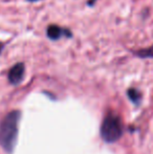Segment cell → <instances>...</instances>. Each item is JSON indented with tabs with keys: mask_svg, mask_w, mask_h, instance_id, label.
<instances>
[{
	"mask_svg": "<svg viewBox=\"0 0 153 154\" xmlns=\"http://www.w3.org/2000/svg\"><path fill=\"white\" fill-rule=\"evenodd\" d=\"M2 47H3V44L0 43V54H1V51H2Z\"/></svg>",
	"mask_w": 153,
	"mask_h": 154,
	"instance_id": "8",
	"label": "cell"
},
{
	"mask_svg": "<svg viewBox=\"0 0 153 154\" xmlns=\"http://www.w3.org/2000/svg\"><path fill=\"white\" fill-rule=\"evenodd\" d=\"M101 137L106 143H115L123 134L122 121L116 114L108 113L101 125Z\"/></svg>",
	"mask_w": 153,
	"mask_h": 154,
	"instance_id": "2",
	"label": "cell"
},
{
	"mask_svg": "<svg viewBox=\"0 0 153 154\" xmlns=\"http://www.w3.org/2000/svg\"><path fill=\"white\" fill-rule=\"evenodd\" d=\"M29 2H37V1H40V0H27Z\"/></svg>",
	"mask_w": 153,
	"mask_h": 154,
	"instance_id": "9",
	"label": "cell"
},
{
	"mask_svg": "<svg viewBox=\"0 0 153 154\" xmlns=\"http://www.w3.org/2000/svg\"><path fill=\"white\" fill-rule=\"evenodd\" d=\"M134 55L142 59H153V45L147 48H142L134 51Z\"/></svg>",
	"mask_w": 153,
	"mask_h": 154,
	"instance_id": "5",
	"label": "cell"
},
{
	"mask_svg": "<svg viewBox=\"0 0 153 154\" xmlns=\"http://www.w3.org/2000/svg\"><path fill=\"white\" fill-rule=\"evenodd\" d=\"M46 36L50 40L57 41L61 38H72V32L68 29H64V27L59 26L57 24H50L47 26Z\"/></svg>",
	"mask_w": 153,
	"mask_h": 154,
	"instance_id": "3",
	"label": "cell"
},
{
	"mask_svg": "<svg viewBox=\"0 0 153 154\" xmlns=\"http://www.w3.org/2000/svg\"><path fill=\"white\" fill-rule=\"evenodd\" d=\"M24 71H25V66L23 63H17L15 64L12 68L8 71V81L12 85H18L21 83V81L23 80L24 77Z\"/></svg>",
	"mask_w": 153,
	"mask_h": 154,
	"instance_id": "4",
	"label": "cell"
},
{
	"mask_svg": "<svg viewBox=\"0 0 153 154\" xmlns=\"http://www.w3.org/2000/svg\"><path fill=\"white\" fill-rule=\"evenodd\" d=\"M20 116L19 110H13L6 114L0 123V146L10 154L13 153L16 147Z\"/></svg>",
	"mask_w": 153,
	"mask_h": 154,
	"instance_id": "1",
	"label": "cell"
},
{
	"mask_svg": "<svg viewBox=\"0 0 153 154\" xmlns=\"http://www.w3.org/2000/svg\"><path fill=\"white\" fill-rule=\"evenodd\" d=\"M98 1V0H88L87 1V4L89 6H92V5H94V4H96V2Z\"/></svg>",
	"mask_w": 153,
	"mask_h": 154,
	"instance_id": "7",
	"label": "cell"
},
{
	"mask_svg": "<svg viewBox=\"0 0 153 154\" xmlns=\"http://www.w3.org/2000/svg\"><path fill=\"white\" fill-rule=\"evenodd\" d=\"M127 94H128L129 99L132 101L133 104L139 105V102H141V100H142V94L139 90L135 89V88H130V89H128V91H127Z\"/></svg>",
	"mask_w": 153,
	"mask_h": 154,
	"instance_id": "6",
	"label": "cell"
}]
</instances>
